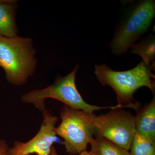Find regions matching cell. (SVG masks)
I'll list each match as a JSON object with an SVG mask.
<instances>
[{
    "label": "cell",
    "mask_w": 155,
    "mask_h": 155,
    "mask_svg": "<svg viewBox=\"0 0 155 155\" xmlns=\"http://www.w3.org/2000/svg\"><path fill=\"white\" fill-rule=\"evenodd\" d=\"M155 62L147 65L141 61L133 69L125 71L112 70L106 64L95 65L94 73L103 86L112 87L117 96L118 105L137 111L141 104L136 101L134 94L142 87L150 88L155 93Z\"/></svg>",
    "instance_id": "6da1fadb"
},
{
    "label": "cell",
    "mask_w": 155,
    "mask_h": 155,
    "mask_svg": "<svg viewBox=\"0 0 155 155\" xmlns=\"http://www.w3.org/2000/svg\"><path fill=\"white\" fill-rule=\"evenodd\" d=\"M79 65H76L72 72L64 77H57L54 83L46 88L34 90L23 95L21 100L25 104H33L39 110L44 111L45 100L52 98L64 103L72 110H79L92 114L94 111L103 109L122 108L117 104L113 107H101L92 105L86 103L81 97L75 84V75Z\"/></svg>",
    "instance_id": "7a4b0ae2"
},
{
    "label": "cell",
    "mask_w": 155,
    "mask_h": 155,
    "mask_svg": "<svg viewBox=\"0 0 155 155\" xmlns=\"http://www.w3.org/2000/svg\"><path fill=\"white\" fill-rule=\"evenodd\" d=\"M155 17V2L142 0L131 5L117 26L110 43L114 55L126 54L150 27Z\"/></svg>",
    "instance_id": "3957f363"
},
{
    "label": "cell",
    "mask_w": 155,
    "mask_h": 155,
    "mask_svg": "<svg viewBox=\"0 0 155 155\" xmlns=\"http://www.w3.org/2000/svg\"><path fill=\"white\" fill-rule=\"evenodd\" d=\"M34 55L30 39L0 35V67L12 84L21 85L33 74L36 65Z\"/></svg>",
    "instance_id": "277c9868"
},
{
    "label": "cell",
    "mask_w": 155,
    "mask_h": 155,
    "mask_svg": "<svg viewBox=\"0 0 155 155\" xmlns=\"http://www.w3.org/2000/svg\"><path fill=\"white\" fill-rule=\"evenodd\" d=\"M89 114L66 105L61 109L62 121L54 130L56 135L64 138L62 143L69 154H79L86 151L87 145L94 139L95 129Z\"/></svg>",
    "instance_id": "5b68a950"
},
{
    "label": "cell",
    "mask_w": 155,
    "mask_h": 155,
    "mask_svg": "<svg viewBox=\"0 0 155 155\" xmlns=\"http://www.w3.org/2000/svg\"><path fill=\"white\" fill-rule=\"evenodd\" d=\"M95 129V135L107 139L129 150L136 130L135 117L121 108L112 109L107 114L96 116L89 114Z\"/></svg>",
    "instance_id": "8992f818"
},
{
    "label": "cell",
    "mask_w": 155,
    "mask_h": 155,
    "mask_svg": "<svg viewBox=\"0 0 155 155\" xmlns=\"http://www.w3.org/2000/svg\"><path fill=\"white\" fill-rule=\"evenodd\" d=\"M43 117L37 134L27 142H15L13 147L9 149L11 155H50L52 145L57 140L54 130L58 119L46 110L43 111Z\"/></svg>",
    "instance_id": "52a82bcc"
},
{
    "label": "cell",
    "mask_w": 155,
    "mask_h": 155,
    "mask_svg": "<svg viewBox=\"0 0 155 155\" xmlns=\"http://www.w3.org/2000/svg\"><path fill=\"white\" fill-rule=\"evenodd\" d=\"M150 102L137 111L135 117L136 131L146 138L155 141V94Z\"/></svg>",
    "instance_id": "ba28073f"
},
{
    "label": "cell",
    "mask_w": 155,
    "mask_h": 155,
    "mask_svg": "<svg viewBox=\"0 0 155 155\" xmlns=\"http://www.w3.org/2000/svg\"><path fill=\"white\" fill-rule=\"evenodd\" d=\"M15 2L0 1V35L11 38L17 36L15 24Z\"/></svg>",
    "instance_id": "9c48e42d"
},
{
    "label": "cell",
    "mask_w": 155,
    "mask_h": 155,
    "mask_svg": "<svg viewBox=\"0 0 155 155\" xmlns=\"http://www.w3.org/2000/svg\"><path fill=\"white\" fill-rule=\"evenodd\" d=\"M95 136V138L90 143L91 155H131L129 150L120 147L107 139Z\"/></svg>",
    "instance_id": "30bf717a"
},
{
    "label": "cell",
    "mask_w": 155,
    "mask_h": 155,
    "mask_svg": "<svg viewBox=\"0 0 155 155\" xmlns=\"http://www.w3.org/2000/svg\"><path fill=\"white\" fill-rule=\"evenodd\" d=\"M130 48V52L140 56L146 65H150L155 62V37L153 34L144 38Z\"/></svg>",
    "instance_id": "8fae6325"
},
{
    "label": "cell",
    "mask_w": 155,
    "mask_h": 155,
    "mask_svg": "<svg viewBox=\"0 0 155 155\" xmlns=\"http://www.w3.org/2000/svg\"><path fill=\"white\" fill-rule=\"evenodd\" d=\"M130 150L131 155H155V141L136 131Z\"/></svg>",
    "instance_id": "7c38bea8"
},
{
    "label": "cell",
    "mask_w": 155,
    "mask_h": 155,
    "mask_svg": "<svg viewBox=\"0 0 155 155\" xmlns=\"http://www.w3.org/2000/svg\"><path fill=\"white\" fill-rule=\"evenodd\" d=\"M9 149L5 140L0 139V155H11Z\"/></svg>",
    "instance_id": "4fadbf2b"
},
{
    "label": "cell",
    "mask_w": 155,
    "mask_h": 155,
    "mask_svg": "<svg viewBox=\"0 0 155 155\" xmlns=\"http://www.w3.org/2000/svg\"><path fill=\"white\" fill-rule=\"evenodd\" d=\"M50 155H58L56 149L54 147H52L51 148V153H50ZM78 155H91V154L89 152L86 150L80 153Z\"/></svg>",
    "instance_id": "5bb4252c"
},
{
    "label": "cell",
    "mask_w": 155,
    "mask_h": 155,
    "mask_svg": "<svg viewBox=\"0 0 155 155\" xmlns=\"http://www.w3.org/2000/svg\"><path fill=\"white\" fill-rule=\"evenodd\" d=\"M35 155H38L35 154Z\"/></svg>",
    "instance_id": "9a60e30c"
}]
</instances>
